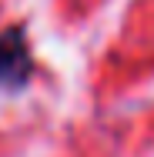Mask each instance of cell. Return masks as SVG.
Instances as JSON below:
<instances>
[{"mask_svg": "<svg viewBox=\"0 0 154 157\" xmlns=\"http://www.w3.org/2000/svg\"><path fill=\"white\" fill-rule=\"evenodd\" d=\"M30 70L34 60L27 50V40H24V30L17 27L3 30L0 33V87H24Z\"/></svg>", "mask_w": 154, "mask_h": 157, "instance_id": "obj_1", "label": "cell"}]
</instances>
